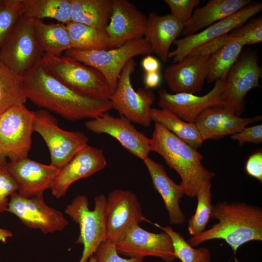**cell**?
Listing matches in <instances>:
<instances>
[{"mask_svg":"<svg viewBox=\"0 0 262 262\" xmlns=\"http://www.w3.org/2000/svg\"><path fill=\"white\" fill-rule=\"evenodd\" d=\"M244 45L233 39L208 60V83L217 80H226L230 69L242 52Z\"/></svg>","mask_w":262,"mask_h":262,"instance_id":"obj_31","label":"cell"},{"mask_svg":"<svg viewBox=\"0 0 262 262\" xmlns=\"http://www.w3.org/2000/svg\"><path fill=\"white\" fill-rule=\"evenodd\" d=\"M34 113L33 131L46 143L50 153L51 165L61 169L88 145L89 138L84 133L61 129L57 119L48 111L41 109Z\"/></svg>","mask_w":262,"mask_h":262,"instance_id":"obj_10","label":"cell"},{"mask_svg":"<svg viewBox=\"0 0 262 262\" xmlns=\"http://www.w3.org/2000/svg\"><path fill=\"white\" fill-rule=\"evenodd\" d=\"M21 16L22 0H0V48Z\"/></svg>","mask_w":262,"mask_h":262,"instance_id":"obj_35","label":"cell"},{"mask_svg":"<svg viewBox=\"0 0 262 262\" xmlns=\"http://www.w3.org/2000/svg\"><path fill=\"white\" fill-rule=\"evenodd\" d=\"M142 66L146 73L159 72L160 64L155 57L147 55L142 61Z\"/></svg>","mask_w":262,"mask_h":262,"instance_id":"obj_43","label":"cell"},{"mask_svg":"<svg viewBox=\"0 0 262 262\" xmlns=\"http://www.w3.org/2000/svg\"><path fill=\"white\" fill-rule=\"evenodd\" d=\"M27 100L22 76L0 63V114L14 106L24 104Z\"/></svg>","mask_w":262,"mask_h":262,"instance_id":"obj_32","label":"cell"},{"mask_svg":"<svg viewBox=\"0 0 262 262\" xmlns=\"http://www.w3.org/2000/svg\"><path fill=\"white\" fill-rule=\"evenodd\" d=\"M97 262H143V258H123L118 253L115 243L103 241L94 254Z\"/></svg>","mask_w":262,"mask_h":262,"instance_id":"obj_39","label":"cell"},{"mask_svg":"<svg viewBox=\"0 0 262 262\" xmlns=\"http://www.w3.org/2000/svg\"><path fill=\"white\" fill-rule=\"evenodd\" d=\"M232 39L229 33L224 34L202 44L192 50L188 55L210 57Z\"/></svg>","mask_w":262,"mask_h":262,"instance_id":"obj_40","label":"cell"},{"mask_svg":"<svg viewBox=\"0 0 262 262\" xmlns=\"http://www.w3.org/2000/svg\"><path fill=\"white\" fill-rule=\"evenodd\" d=\"M161 76L159 72L146 73L144 84L145 88L150 89L157 87L160 83Z\"/></svg>","mask_w":262,"mask_h":262,"instance_id":"obj_44","label":"cell"},{"mask_svg":"<svg viewBox=\"0 0 262 262\" xmlns=\"http://www.w3.org/2000/svg\"><path fill=\"white\" fill-rule=\"evenodd\" d=\"M10 196L7 211L29 228L52 233L62 231L69 224L61 212L45 203L43 197H26L16 192Z\"/></svg>","mask_w":262,"mask_h":262,"instance_id":"obj_13","label":"cell"},{"mask_svg":"<svg viewBox=\"0 0 262 262\" xmlns=\"http://www.w3.org/2000/svg\"><path fill=\"white\" fill-rule=\"evenodd\" d=\"M209 57L188 55L166 67L164 77L169 89L175 93L194 94L200 91L207 78Z\"/></svg>","mask_w":262,"mask_h":262,"instance_id":"obj_21","label":"cell"},{"mask_svg":"<svg viewBox=\"0 0 262 262\" xmlns=\"http://www.w3.org/2000/svg\"><path fill=\"white\" fill-rule=\"evenodd\" d=\"M136 63L130 60L123 69L116 87L110 98L113 109L131 122L149 127L152 121L150 111L155 99L153 91L146 88L135 91L131 84V77Z\"/></svg>","mask_w":262,"mask_h":262,"instance_id":"obj_11","label":"cell"},{"mask_svg":"<svg viewBox=\"0 0 262 262\" xmlns=\"http://www.w3.org/2000/svg\"><path fill=\"white\" fill-rule=\"evenodd\" d=\"M247 175L262 182V151L258 150L247 159L245 167Z\"/></svg>","mask_w":262,"mask_h":262,"instance_id":"obj_42","label":"cell"},{"mask_svg":"<svg viewBox=\"0 0 262 262\" xmlns=\"http://www.w3.org/2000/svg\"><path fill=\"white\" fill-rule=\"evenodd\" d=\"M262 76L257 50L242 51L225 80V88L220 97L222 106L240 116L245 109L247 94L252 89L260 87Z\"/></svg>","mask_w":262,"mask_h":262,"instance_id":"obj_9","label":"cell"},{"mask_svg":"<svg viewBox=\"0 0 262 262\" xmlns=\"http://www.w3.org/2000/svg\"><path fill=\"white\" fill-rule=\"evenodd\" d=\"M229 34L233 39L239 41L244 46L261 43L262 41V16L248 20Z\"/></svg>","mask_w":262,"mask_h":262,"instance_id":"obj_36","label":"cell"},{"mask_svg":"<svg viewBox=\"0 0 262 262\" xmlns=\"http://www.w3.org/2000/svg\"><path fill=\"white\" fill-rule=\"evenodd\" d=\"M262 115L244 118L224 108L221 105L204 112L195 123L204 141L231 135L248 125L262 120Z\"/></svg>","mask_w":262,"mask_h":262,"instance_id":"obj_22","label":"cell"},{"mask_svg":"<svg viewBox=\"0 0 262 262\" xmlns=\"http://www.w3.org/2000/svg\"><path fill=\"white\" fill-rule=\"evenodd\" d=\"M211 218L218 222L187 241L192 246L222 239L236 255L239 247L251 241H262V210L244 202L224 201L212 205Z\"/></svg>","mask_w":262,"mask_h":262,"instance_id":"obj_2","label":"cell"},{"mask_svg":"<svg viewBox=\"0 0 262 262\" xmlns=\"http://www.w3.org/2000/svg\"><path fill=\"white\" fill-rule=\"evenodd\" d=\"M71 21L102 31L108 25L113 0H71Z\"/></svg>","mask_w":262,"mask_h":262,"instance_id":"obj_26","label":"cell"},{"mask_svg":"<svg viewBox=\"0 0 262 262\" xmlns=\"http://www.w3.org/2000/svg\"><path fill=\"white\" fill-rule=\"evenodd\" d=\"M106 165L103 151L87 145L59 169L50 189L52 195L56 198L64 196L73 183L102 170Z\"/></svg>","mask_w":262,"mask_h":262,"instance_id":"obj_19","label":"cell"},{"mask_svg":"<svg viewBox=\"0 0 262 262\" xmlns=\"http://www.w3.org/2000/svg\"><path fill=\"white\" fill-rule=\"evenodd\" d=\"M147 17L127 0H113L110 20L105 31L109 49L128 41L144 37Z\"/></svg>","mask_w":262,"mask_h":262,"instance_id":"obj_18","label":"cell"},{"mask_svg":"<svg viewBox=\"0 0 262 262\" xmlns=\"http://www.w3.org/2000/svg\"><path fill=\"white\" fill-rule=\"evenodd\" d=\"M22 77L27 99L67 120L92 119L113 109L110 99L90 98L74 92L48 73L39 63Z\"/></svg>","mask_w":262,"mask_h":262,"instance_id":"obj_1","label":"cell"},{"mask_svg":"<svg viewBox=\"0 0 262 262\" xmlns=\"http://www.w3.org/2000/svg\"><path fill=\"white\" fill-rule=\"evenodd\" d=\"M156 225L169 235L172 242L175 256L181 262H211V252L208 248H195L171 227H162Z\"/></svg>","mask_w":262,"mask_h":262,"instance_id":"obj_34","label":"cell"},{"mask_svg":"<svg viewBox=\"0 0 262 262\" xmlns=\"http://www.w3.org/2000/svg\"><path fill=\"white\" fill-rule=\"evenodd\" d=\"M34 28L36 38L44 53L59 56L72 49L66 24H47L42 20L34 19Z\"/></svg>","mask_w":262,"mask_h":262,"instance_id":"obj_27","label":"cell"},{"mask_svg":"<svg viewBox=\"0 0 262 262\" xmlns=\"http://www.w3.org/2000/svg\"><path fill=\"white\" fill-rule=\"evenodd\" d=\"M94 201V209L90 210L87 196L79 195L65 210V213L80 227V235L76 243L82 245L83 250L79 262H87L105 240L106 197L100 194L95 197Z\"/></svg>","mask_w":262,"mask_h":262,"instance_id":"obj_8","label":"cell"},{"mask_svg":"<svg viewBox=\"0 0 262 262\" xmlns=\"http://www.w3.org/2000/svg\"><path fill=\"white\" fill-rule=\"evenodd\" d=\"M6 164L0 165V213L7 211L9 202L8 196L18 190L16 182Z\"/></svg>","mask_w":262,"mask_h":262,"instance_id":"obj_37","label":"cell"},{"mask_svg":"<svg viewBox=\"0 0 262 262\" xmlns=\"http://www.w3.org/2000/svg\"><path fill=\"white\" fill-rule=\"evenodd\" d=\"M170 9V15L184 25L191 18L194 9L199 0H165Z\"/></svg>","mask_w":262,"mask_h":262,"instance_id":"obj_38","label":"cell"},{"mask_svg":"<svg viewBox=\"0 0 262 262\" xmlns=\"http://www.w3.org/2000/svg\"><path fill=\"white\" fill-rule=\"evenodd\" d=\"M154 188L161 195L168 212L172 225H180L185 216L180 207V199L184 194L180 184L175 183L168 176L164 166L149 157L143 160Z\"/></svg>","mask_w":262,"mask_h":262,"instance_id":"obj_24","label":"cell"},{"mask_svg":"<svg viewBox=\"0 0 262 262\" xmlns=\"http://www.w3.org/2000/svg\"><path fill=\"white\" fill-rule=\"evenodd\" d=\"M12 232L6 229L0 228V241L5 242L7 238L12 237Z\"/></svg>","mask_w":262,"mask_h":262,"instance_id":"obj_45","label":"cell"},{"mask_svg":"<svg viewBox=\"0 0 262 262\" xmlns=\"http://www.w3.org/2000/svg\"><path fill=\"white\" fill-rule=\"evenodd\" d=\"M7 168L18 186V193L26 197H43L50 189L59 169L28 157L7 163Z\"/></svg>","mask_w":262,"mask_h":262,"instance_id":"obj_20","label":"cell"},{"mask_svg":"<svg viewBox=\"0 0 262 262\" xmlns=\"http://www.w3.org/2000/svg\"><path fill=\"white\" fill-rule=\"evenodd\" d=\"M107 215L105 240L115 243L134 226L144 221L141 205L132 192L114 190L106 198Z\"/></svg>","mask_w":262,"mask_h":262,"instance_id":"obj_12","label":"cell"},{"mask_svg":"<svg viewBox=\"0 0 262 262\" xmlns=\"http://www.w3.org/2000/svg\"><path fill=\"white\" fill-rule=\"evenodd\" d=\"M88 262H97L95 255H92L89 259Z\"/></svg>","mask_w":262,"mask_h":262,"instance_id":"obj_46","label":"cell"},{"mask_svg":"<svg viewBox=\"0 0 262 262\" xmlns=\"http://www.w3.org/2000/svg\"><path fill=\"white\" fill-rule=\"evenodd\" d=\"M150 115L155 123L196 148L200 147L204 141L195 123L186 122L167 110L152 108Z\"/></svg>","mask_w":262,"mask_h":262,"instance_id":"obj_28","label":"cell"},{"mask_svg":"<svg viewBox=\"0 0 262 262\" xmlns=\"http://www.w3.org/2000/svg\"><path fill=\"white\" fill-rule=\"evenodd\" d=\"M71 0H22V15L34 19H54L66 24L71 21Z\"/></svg>","mask_w":262,"mask_h":262,"instance_id":"obj_29","label":"cell"},{"mask_svg":"<svg viewBox=\"0 0 262 262\" xmlns=\"http://www.w3.org/2000/svg\"><path fill=\"white\" fill-rule=\"evenodd\" d=\"M151 151L164 159L168 166L176 171L181 179L180 184L184 194L196 196L201 186L211 181L214 174L202 164L203 156L196 148L183 142L161 125L155 123L150 138Z\"/></svg>","mask_w":262,"mask_h":262,"instance_id":"obj_3","label":"cell"},{"mask_svg":"<svg viewBox=\"0 0 262 262\" xmlns=\"http://www.w3.org/2000/svg\"><path fill=\"white\" fill-rule=\"evenodd\" d=\"M34 20L21 16L0 48V63L20 76L39 64L44 54L36 36Z\"/></svg>","mask_w":262,"mask_h":262,"instance_id":"obj_5","label":"cell"},{"mask_svg":"<svg viewBox=\"0 0 262 262\" xmlns=\"http://www.w3.org/2000/svg\"><path fill=\"white\" fill-rule=\"evenodd\" d=\"M211 181L204 182L197 192V206L196 212L188 221V230L193 236L205 230L211 218L212 205Z\"/></svg>","mask_w":262,"mask_h":262,"instance_id":"obj_33","label":"cell"},{"mask_svg":"<svg viewBox=\"0 0 262 262\" xmlns=\"http://www.w3.org/2000/svg\"><path fill=\"white\" fill-rule=\"evenodd\" d=\"M115 245L119 255L130 258L153 256L165 262H174L177 259L171 239L167 233L149 232L139 224L132 228Z\"/></svg>","mask_w":262,"mask_h":262,"instance_id":"obj_15","label":"cell"},{"mask_svg":"<svg viewBox=\"0 0 262 262\" xmlns=\"http://www.w3.org/2000/svg\"><path fill=\"white\" fill-rule=\"evenodd\" d=\"M225 86V80H217L212 90L201 96L190 93L170 94L161 89L158 91V105L186 122L195 123L206 110L221 105L220 97Z\"/></svg>","mask_w":262,"mask_h":262,"instance_id":"obj_16","label":"cell"},{"mask_svg":"<svg viewBox=\"0 0 262 262\" xmlns=\"http://www.w3.org/2000/svg\"><path fill=\"white\" fill-rule=\"evenodd\" d=\"M85 125L95 133H105L114 137L123 147L142 160L148 157L151 151L150 138L139 131L125 117H114L106 113L86 121Z\"/></svg>","mask_w":262,"mask_h":262,"instance_id":"obj_17","label":"cell"},{"mask_svg":"<svg viewBox=\"0 0 262 262\" xmlns=\"http://www.w3.org/2000/svg\"><path fill=\"white\" fill-rule=\"evenodd\" d=\"M152 53L150 44L143 37L128 41L119 47L105 50L82 51L70 49L66 50L64 55L100 72L114 92L121 71L128 62L138 55Z\"/></svg>","mask_w":262,"mask_h":262,"instance_id":"obj_6","label":"cell"},{"mask_svg":"<svg viewBox=\"0 0 262 262\" xmlns=\"http://www.w3.org/2000/svg\"><path fill=\"white\" fill-rule=\"evenodd\" d=\"M250 0H210L194 11L190 19L184 25L181 34H195L201 29L226 18L249 4Z\"/></svg>","mask_w":262,"mask_h":262,"instance_id":"obj_25","label":"cell"},{"mask_svg":"<svg viewBox=\"0 0 262 262\" xmlns=\"http://www.w3.org/2000/svg\"><path fill=\"white\" fill-rule=\"evenodd\" d=\"M234 140L238 141L240 146L246 143L254 144L262 142V125L261 124L251 127H245L239 131L234 133L230 136Z\"/></svg>","mask_w":262,"mask_h":262,"instance_id":"obj_41","label":"cell"},{"mask_svg":"<svg viewBox=\"0 0 262 262\" xmlns=\"http://www.w3.org/2000/svg\"><path fill=\"white\" fill-rule=\"evenodd\" d=\"M50 75L74 92L99 99H110L113 91L97 69L65 55L44 53L39 62Z\"/></svg>","mask_w":262,"mask_h":262,"instance_id":"obj_4","label":"cell"},{"mask_svg":"<svg viewBox=\"0 0 262 262\" xmlns=\"http://www.w3.org/2000/svg\"><path fill=\"white\" fill-rule=\"evenodd\" d=\"M66 25L72 49L82 51L109 49V38L106 31L73 21Z\"/></svg>","mask_w":262,"mask_h":262,"instance_id":"obj_30","label":"cell"},{"mask_svg":"<svg viewBox=\"0 0 262 262\" xmlns=\"http://www.w3.org/2000/svg\"><path fill=\"white\" fill-rule=\"evenodd\" d=\"M262 10L261 2L251 1L246 7L208 26L201 32L175 40L173 44L176 46V48L170 51L169 59H172L173 64L180 62L200 45L229 33L244 24Z\"/></svg>","mask_w":262,"mask_h":262,"instance_id":"obj_14","label":"cell"},{"mask_svg":"<svg viewBox=\"0 0 262 262\" xmlns=\"http://www.w3.org/2000/svg\"><path fill=\"white\" fill-rule=\"evenodd\" d=\"M34 111L23 104L0 114V165L28 157L34 132Z\"/></svg>","mask_w":262,"mask_h":262,"instance_id":"obj_7","label":"cell"},{"mask_svg":"<svg viewBox=\"0 0 262 262\" xmlns=\"http://www.w3.org/2000/svg\"><path fill=\"white\" fill-rule=\"evenodd\" d=\"M183 27L170 14L159 16L151 12L147 17L144 38L150 44L152 53L165 63L169 59L170 47L181 33Z\"/></svg>","mask_w":262,"mask_h":262,"instance_id":"obj_23","label":"cell"}]
</instances>
